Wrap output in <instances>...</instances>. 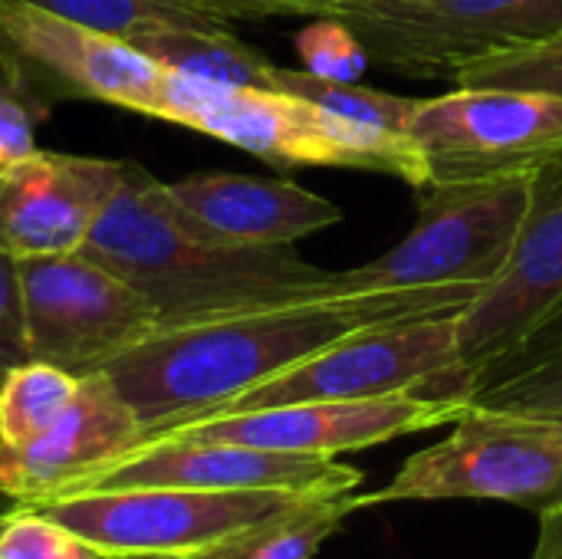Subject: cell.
Here are the masks:
<instances>
[{
  "label": "cell",
  "instance_id": "obj_1",
  "mask_svg": "<svg viewBox=\"0 0 562 559\" xmlns=\"http://www.w3.org/2000/svg\"><path fill=\"white\" fill-rule=\"evenodd\" d=\"M484 287H428L323 297L191 326L155 329L102 372L138 415L145 441L198 422L303 362L306 356L375 326L461 316Z\"/></svg>",
  "mask_w": 562,
  "mask_h": 559
},
{
  "label": "cell",
  "instance_id": "obj_2",
  "mask_svg": "<svg viewBox=\"0 0 562 559\" xmlns=\"http://www.w3.org/2000/svg\"><path fill=\"white\" fill-rule=\"evenodd\" d=\"M82 250L145 297L158 329L336 297V270L293 247L224 244L181 224L138 161H122L119 191Z\"/></svg>",
  "mask_w": 562,
  "mask_h": 559
},
{
  "label": "cell",
  "instance_id": "obj_3",
  "mask_svg": "<svg viewBox=\"0 0 562 559\" xmlns=\"http://www.w3.org/2000/svg\"><path fill=\"white\" fill-rule=\"evenodd\" d=\"M161 122L221 138L277 168L382 171L425 188V161L408 135L356 125L319 105L260 86H221L168 69Z\"/></svg>",
  "mask_w": 562,
  "mask_h": 559
},
{
  "label": "cell",
  "instance_id": "obj_4",
  "mask_svg": "<svg viewBox=\"0 0 562 559\" xmlns=\"http://www.w3.org/2000/svg\"><path fill=\"white\" fill-rule=\"evenodd\" d=\"M537 175L422 188L415 227L369 264L336 270L333 293L491 287L520 237Z\"/></svg>",
  "mask_w": 562,
  "mask_h": 559
},
{
  "label": "cell",
  "instance_id": "obj_5",
  "mask_svg": "<svg viewBox=\"0 0 562 559\" xmlns=\"http://www.w3.org/2000/svg\"><path fill=\"white\" fill-rule=\"evenodd\" d=\"M398 501H504L537 517L562 504V418L468 405L451 435L415 451L359 511Z\"/></svg>",
  "mask_w": 562,
  "mask_h": 559
},
{
  "label": "cell",
  "instance_id": "obj_6",
  "mask_svg": "<svg viewBox=\"0 0 562 559\" xmlns=\"http://www.w3.org/2000/svg\"><path fill=\"white\" fill-rule=\"evenodd\" d=\"M402 392L468 402L471 372L461 359L458 316H431L352 333L260 382L214 415L296 402L382 399Z\"/></svg>",
  "mask_w": 562,
  "mask_h": 559
},
{
  "label": "cell",
  "instance_id": "obj_7",
  "mask_svg": "<svg viewBox=\"0 0 562 559\" xmlns=\"http://www.w3.org/2000/svg\"><path fill=\"white\" fill-rule=\"evenodd\" d=\"M405 132L422 152L425 188L537 175L562 158V96L454 86L445 96L415 99Z\"/></svg>",
  "mask_w": 562,
  "mask_h": 559
},
{
  "label": "cell",
  "instance_id": "obj_8",
  "mask_svg": "<svg viewBox=\"0 0 562 559\" xmlns=\"http://www.w3.org/2000/svg\"><path fill=\"white\" fill-rule=\"evenodd\" d=\"M369 59L412 76H454L562 33V0H342Z\"/></svg>",
  "mask_w": 562,
  "mask_h": 559
},
{
  "label": "cell",
  "instance_id": "obj_9",
  "mask_svg": "<svg viewBox=\"0 0 562 559\" xmlns=\"http://www.w3.org/2000/svg\"><path fill=\"white\" fill-rule=\"evenodd\" d=\"M310 494L293 491H191L125 488L63 494L26 504L66 524L102 557L125 554H201L244 537Z\"/></svg>",
  "mask_w": 562,
  "mask_h": 559
},
{
  "label": "cell",
  "instance_id": "obj_10",
  "mask_svg": "<svg viewBox=\"0 0 562 559\" xmlns=\"http://www.w3.org/2000/svg\"><path fill=\"white\" fill-rule=\"evenodd\" d=\"M20 287L30 359L79 379L158 329L145 297L86 250L20 260Z\"/></svg>",
  "mask_w": 562,
  "mask_h": 559
},
{
  "label": "cell",
  "instance_id": "obj_11",
  "mask_svg": "<svg viewBox=\"0 0 562 559\" xmlns=\"http://www.w3.org/2000/svg\"><path fill=\"white\" fill-rule=\"evenodd\" d=\"M0 59L46 112L66 99H95L151 119L161 115L168 69L132 43L36 3L0 0Z\"/></svg>",
  "mask_w": 562,
  "mask_h": 559
},
{
  "label": "cell",
  "instance_id": "obj_12",
  "mask_svg": "<svg viewBox=\"0 0 562 559\" xmlns=\"http://www.w3.org/2000/svg\"><path fill=\"white\" fill-rule=\"evenodd\" d=\"M468 409L464 399L441 395H382L352 402H296L254 412L211 415L178 425L165 435L194 441H227L260 451L283 455H323L336 458L342 451H362L405 435L454 425ZM158 435V438H165Z\"/></svg>",
  "mask_w": 562,
  "mask_h": 559
},
{
  "label": "cell",
  "instance_id": "obj_13",
  "mask_svg": "<svg viewBox=\"0 0 562 559\" xmlns=\"http://www.w3.org/2000/svg\"><path fill=\"white\" fill-rule=\"evenodd\" d=\"M125 488L342 494L362 488V471L323 455H283L227 441H194L165 435L142 441L119 461L89 474L69 494Z\"/></svg>",
  "mask_w": 562,
  "mask_h": 559
},
{
  "label": "cell",
  "instance_id": "obj_14",
  "mask_svg": "<svg viewBox=\"0 0 562 559\" xmlns=\"http://www.w3.org/2000/svg\"><path fill=\"white\" fill-rule=\"evenodd\" d=\"M562 300V158L537 171L533 198L504 273L458 316L471 382L504 362Z\"/></svg>",
  "mask_w": 562,
  "mask_h": 559
},
{
  "label": "cell",
  "instance_id": "obj_15",
  "mask_svg": "<svg viewBox=\"0 0 562 559\" xmlns=\"http://www.w3.org/2000/svg\"><path fill=\"white\" fill-rule=\"evenodd\" d=\"M122 181V161L30 152L0 165V250L16 260L82 250Z\"/></svg>",
  "mask_w": 562,
  "mask_h": 559
},
{
  "label": "cell",
  "instance_id": "obj_16",
  "mask_svg": "<svg viewBox=\"0 0 562 559\" xmlns=\"http://www.w3.org/2000/svg\"><path fill=\"white\" fill-rule=\"evenodd\" d=\"M145 441V428L105 372L82 376L72 405L36 438L0 445V497L43 504Z\"/></svg>",
  "mask_w": 562,
  "mask_h": 559
},
{
  "label": "cell",
  "instance_id": "obj_17",
  "mask_svg": "<svg viewBox=\"0 0 562 559\" xmlns=\"http://www.w3.org/2000/svg\"><path fill=\"white\" fill-rule=\"evenodd\" d=\"M161 194L181 224L224 244L293 247L342 221L339 204L280 178L198 171L181 181H161Z\"/></svg>",
  "mask_w": 562,
  "mask_h": 559
},
{
  "label": "cell",
  "instance_id": "obj_18",
  "mask_svg": "<svg viewBox=\"0 0 562 559\" xmlns=\"http://www.w3.org/2000/svg\"><path fill=\"white\" fill-rule=\"evenodd\" d=\"M138 53H145L161 69L181 72L188 79L221 82V86H260L273 89V63H267L257 49L240 43L227 23L188 26L171 23L132 40Z\"/></svg>",
  "mask_w": 562,
  "mask_h": 559
},
{
  "label": "cell",
  "instance_id": "obj_19",
  "mask_svg": "<svg viewBox=\"0 0 562 559\" xmlns=\"http://www.w3.org/2000/svg\"><path fill=\"white\" fill-rule=\"evenodd\" d=\"M79 376L26 359L0 379V445H23L46 432L76 399Z\"/></svg>",
  "mask_w": 562,
  "mask_h": 559
},
{
  "label": "cell",
  "instance_id": "obj_20",
  "mask_svg": "<svg viewBox=\"0 0 562 559\" xmlns=\"http://www.w3.org/2000/svg\"><path fill=\"white\" fill-rule=\"evenodd\" d=\"M359 511L356 491L310 494L240 540L237 559H313L319 547Z\"/></svg>",
  "mask_w": 562,
  "mask_h": 559
},
{
  "label": "cell",
  "instance_id": "obj_21",
  "mask_svg": "<svg viewBox=\"0 0 562 559\" xmlns=\"http://www.w3.org/2000/svg\"><path fill=\"white\" fill-rule=\"evenodd\" d=\"M468 405L562 418V343L481 372L471 382Z\"/></svg>",
  "mask_w": 562,
  "mask_h": 559
},
{
  "label": "cell",
  "instance_id": "obj_22",
  "mask_svg": "<svg viewBox=\"0 0 562 559\" xmlns=\"http://www.w3.org/2000/svg\"><path fill=\"white\" fill-rule=\"evenodd\" d=\"M273 89L300 96V99L319 105L323 112H333L356 125L385 128V132H398V135H408L405 128H408V115L415 109V99H402V96L369 89L359 82L319 79L306 69H286V66L273 69Z\"/></svg>",
  "mask_w": 562,
  "mask_h": 559
},
{
  "label": "cell",
  "instance_id": "obj_23",
  "mask_svg": "<svg viewBox=\"0 0 562 559\" xmlns=\"http://www.w3.org/2000/svg\"><path fill=\"white\" fill-rule=\"evenodd\" d=\"M26 3H36L89 30L119 36L125 43L158 26H171V23H188V26L227 23L184 0H26Z\"/></svg>",
  "mask_w": 562,
  "mask_h": 559
},
{
  "label": "cell",
  "instance_id": "obj_24",
  "mask_svg": "<svg viewBox=\"0 0 562 559\" xmlns=\"http://www.w3.org/2000/svg\"><path fill=\"white\" fill-rule=\"evenodd\" d=\"M458 86H504V89H540L562 96V33L547 43L491 56L474 66H464L451 76Z\"/></svg>",
  "mask_w": 562,
  "mask_h": 559
},
{
  "label": "cell",
  "instance_id": "obj_25",
  "mask_svg": "<svg viewBox=\"0 0 562 559\" xmlns=\"http://www.w3.org/2000/svg\"><path fill=\"white\" fill-rule=\"evenodd\" d=\"M0 559H102V554L49 514L13 504L0 530Z\"/></svg>",
  "mask_w": 562,
  "mask_h": 559
},
{
  "label": "cell",
  "instance_id": "obj_26",
  "mask_svg": "<svg viewBox=\"0 0 562 559\" xmlns=\"http://www.w3.org/2000/svg\"><path fill=\"white\" fill-rule=\"evenodd\" d=\"M296 49L306 72L333 82H359L369 66V49L339 16H316L296 36Z\"/></svg>",
  "mask_w": 562,
  "mask_h": 559
},
{
  "label": "cell",
  "instance_id": "obj_27",
  "mask_svg": "<svg viewBox=\"0 0 562 559\" xmlns=\"http://www.w3.org/2000/svg\"><path fill=\"white\" fill-rule=\"evenodd\" d=\"M46 115L49 112L26 92L16 72L0 59V165H10L36 152L33 132Z\"/></svg>",
  "mask_w": 562,
  "mask_h": 559
},
{
  "label": "cell",
  "instance_id": "obj_28",
  "mask_svg": "<svg viewBox=\"0 0 562 559\" xmlns=\"http://www.w3.org/2000/svg\"><path fill=\"white\" fill-rule=\"evenodd\" d=\"M30 359L26 320H23V287L20 260L0 250V379Z\"/></svg>",
  "mask_w": 562,
  "mask_h": 559
},
{
  "label": "cell",
  "instance_id": "obj_29",
  "mask_svg": "<svg viewBox=\"0 0 562 559\" xmlns=\"http://www.w3.org/2000/svg\"><path fill=\"white\" fill-rule=\"evenodd\" d=\"M217 20L234 16H333L342 0H184Z\"/></svg>",
  "mask_w": 562,
  "mask_h": 559
},
{
  "label": "cell",
  "instance_id": "obj_30",
  "mask_svg": "<svg viewBox=\"0 0 562 559\" xmlns=\"http://www.w3.org/2000/svg\"><path fill=\"white\" fill-rule=\"evenodd\" d=\"M562 343V300L553 306V313L524 339V346L517 349V353H510L504 362H510V359H524V356H533V353H543V349H553V346H560ZM501 366V362H497ZM494 369V366H491Z\"/></svg>",
  "mask_w": 562,
  "mask_h": 559
},
{
  "label": "cell",
  "instance_id": "obj_31",
  "mask_svg": "<svg viewBox=\"0 0 562 559\" xmlns=\"http://www.w3.org/2000/svg\"><path fill=\"white\" fill-rule=\"evenodd\" d=\"M530 559H562V504L540 514V534Z\"/></svg>",
  "mask_w": 562,
  "mask_h": 559
},
{
  "label": "cell",
  "instance_id": "obj_32",
  "mask_svg": "<svg viewBox=\"0 0 562 559\" xmlns=\"http://www.w3.org/2000/svg\"><path fill=\"white\" fill-rule=\"evenodd\" d=\"M247 537V534H244ZM244 537H234L221 547H211V550H201V554H125V557H102V559H237L240 554V540Z\"/></svg>",
  "mask_w": 562,
  "mask_h": 559
},
{
  "label": "cell",
  "instance_id": "obj_33",
  "mask_svg": "<svg viewBox=\"0 0 562 559\" xmlns=\"http://www.w3.org/2000/svg\"><path fill=\"white\" fill-rule=\"evenodd\" d=\"M10 511H13V504H10V507H0V530H3V524H7V517H10Z\"/></svg>",
  "mask_w": 562,
  "mask_h": 559
}]
</instances>
